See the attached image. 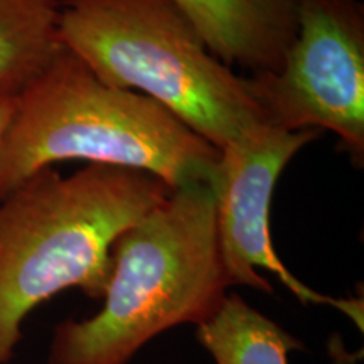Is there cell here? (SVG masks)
<instances>
[{
  "label": "cell",
  "instance_id": "obj_1",
  "mask_svg": "<svg viewBox=\"0 0 364 364\" xmlns=\"http://www.w3.org/2000/svg\"><path fill=\"white\" fill-rule=\"evenodd\" d=\"M171 191L149 172L88 164L48 167L0 199V364L44 302L71 289L102 300L118 238Z\"/></svg>",
  "mask_w": 364,
  "mask_h": 364
},
{
  "label": "cell",
  "instance_id": "obj_2",
  "mask_svg": "<svg viewBox=\"0 0 364 364\" xmlns=\"http://www.w3.org/2000/svg\"><path fill=\"white\" fill-rule=\"evenodd\" d=\"M66 161L149 172L171 189L215 188L220 150L156 100L105 85L61 48L17 93L0 144V199Z\"/></svg>",
  "mask_w": 364,
  "mask_h": 364
},
{
  "label": "cell",
  "instance_id": "obj_3",
  "mask_svg": "<svg viewBox=\"0 0 364 364\" xmlns=\"http://www.w3.org/2000/svg\"><path fill=\"white\" fill-rule=\"evenodd\" d=\"M230 287L215 189H172L118 238L102 309L56 324L46 364H130L166 331L208 321Z\"/></svg>",
  "mask_w": 364,
  "mask_h": 364
},
{
  "label": "cell",
  "instance_id": "obj_4",
  "mask_svg": "<svg viewBox=\"0 0 364 364\" xmlns=\"http://www.w3.org/2000/svg\"><path fill=\"white\" fill-rule=\"evenodd\" d=\"M58 38L105 85L156 100L218 150L263 124L245 76L172 0H58Z\"/></svg>",
  "mask_w": 364,
  "mask_h": 364
},
{
  "label": "cell",
  "instance_id": "obj_5",
  "mask_svg": "<svg viewBox=\"0 0 364 364\" xmlns=\"http://www.w3.org/2000/svg\"><path fill=\"white\" fill-rule=\"evenodd\" d=\"M297 36L275 73L245 76L265 125L338 135L353 166H364V6L299 0Z\"/></svg>",
  "mask_w": 364,
  "mask_h": 364
},
{
  "label": "cell",
  "instance_id": "obj_6",
  "mask_svg": "<svg viewBox=\"0 0 364 364\" xmlns=\"http://www.w3.org/2000/svg\"><path fill=\"white\" fill-rule=\"evenodd\" d=\"M321 136L317 130L287 132L258 124L220 150L215 181L216 230L230 285L273 294L258 270L273 273L300 304L329 306L363 331V299H339L316 292L287 268L272 243L270 203L287 164Z\"/></svg>",
  "mask_w": 364,
  "mask_h": 364
},
{
  "label": "cell",
  "instance_id": "obj_7",
  "mask_svg": "<svg viewBox=\"0 0 364 364\" xmlns=\"http://www.w3.org/2000/svg\"><path fill=\"white\" fill-rule=\"evenodd\" d=\"M209 53L250 75L279 71L297 36L299 0H172Z\"/></svg>",
  "mask_w": 364,
  "mask_h": 364
},
{
  "label": "cell",
  "instance_id": "obj_8",
  "mask_svg": "<svg viewBox=\"0 0 364 364\" xmlns=\"http://www.w3.org/2000/svg\"><path fill=\"white\" fill-rule=\"evenodd\" d=\"M196 341L215 364H290V354L304 349L292 332L236 294L196 326Z\"/></svg>",
  "mask_w": 364,
  "mask_h": 364
},
{
  "label": "cell",
  "instance_id": "obj_9",
  "mask_svg": "<svg viewBox=\"0 0 364 364\" xmlns=\"http://www.w3.org/2000/svg\"><path fill=\"white\" fill-rule=\"evenodd\" d=\"M61 48L58 0H0V86L21 91Z\"/></svg>",
  "mask_w": 364,
  "mask_h": 364
},
{
  "label": "cell",
  "instance_id": "obj_10",
  "mask_svg": "<svg viewBox=\"0 0 364 364\" xmlns=\"http://www.w3.org/2000/svg\"><path fill=\"white\" fill-rule=\"evenodd\" d=\"M17 93H19L17 90L0 86V144H2V136H4V132L7 129L9 120H11Z\"/></svg>",
  "mask_w": 364,
  "mask_h": 364
}]
</instances>
